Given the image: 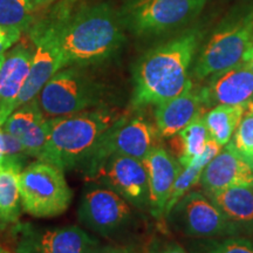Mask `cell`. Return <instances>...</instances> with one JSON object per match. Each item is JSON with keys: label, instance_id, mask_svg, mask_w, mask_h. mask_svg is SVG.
<instances>
[{"label": "cell", "instance_id": "1f68e13d", "mask_svg": "<svg viewBox=\"0 0 253 253\" xmlns=\"http://www.w3.org/2000/svg\"><path fill=\"white\" fill-rule=\"evenodd\" d=\"M4 59H5V53H4V54H0V66H1V63H2V61H4Z\"/></svg>", "mask_w": 253, "mask_h": 253}, {"label": "cell", "instance_id": "8992f818", "mask_svg": "<svg viewBox=\"0 0 253 253\" xmlns=\"http://www.w3.org/2000/svg\"><path fill=\"white\" fill-rule=\"evenodd\" d=\"M205 4L207 0H126L120 17L137 36H155L184 26Z\"/></svg>", "mask_w": 253, "mask_h": 253}, {"label": "cell", "instance_id": "ba28073f", "mask_svg": "<svg viewBox=\"0 0 253 253\" xmlns=\"http://www.w3.org/2000/svg\"><path fill=\"white\" fill-rule=\"evenodd\" d=\"M161 137L156 126L144 116L129 118L128 115H121L101 138L84 170L86 173L89 172L113 155H123L143 161L151 150L160 147Z\"/></svg>", "mask_w": 253, "mask_h": 253}, {"label": "cell", "instance_id": "8fae6325", "mask_svg": "<svg viewBox=\"0 0 253 253\" xmlns=\"http://www.w3.org/2000/svg\"><path fill=\"white\" fill-rule=\"evenodd\" d=\"M15 253H88L99 242L74 225L38 227L19 223L12 229Z\"/></svg>", "mask_w": 253, "mask_h": 253}, {"label": "cell", "instance_id": "2e32d148", "mask_svg": "<svg viewBox=\"0 0 253 253\" xmlns=\"http://www.w3.org/2000/svg\"><path fill=\"white\" fill-rule=\"evenodd\" d=\"M205 104L248 107L253 103V72L243 61L212 75L209 86L202 89Z\"/></svg>", "mask_w": 253, "mask_h": 253}, {"label": "cell", "instance_id": "4316f807", "mask_svg": "<svg viewBox=\"0 0 253 253\" xmlns=\"http://www.w3.org/2000/svg\"><path fill=\"white\" fill-rule=\"evenodd\" d=\"M21 33L19 30L11 27L0 26V54H4L12 46H14L20 39Z\"/></svg>", "mask_w": 253, "mask_h": 253}, {"label": "cell", "instance_id": "3957f363", "mask_svg": "<svg viewBox=\"0 0 253 253\" xmlns=\"http://www.w3.org/2000/svg\"><path fill=\"white\" fill-rule=\"evenodd\" d=\"M120 116L115 110L99 107L48 118L52 164L62 170L84 169L101 138Z\"/></svg>", "mask_w": 253, "mask_h": 253}, {"label": "cell", "instance_id": "cb8c5ba5", "mask_svg": "<svg viewBox=\"0 0 253 253\" xmlns=\"http://www.w3.org/2000/svg\"><path fill=\"white\" fill-rule=\"evenodd\" d=\"M33 0H0V26L25 32L34 23Z\"/></svg>", "mask_w": 253, "mask_h": 253}, {"label": "cell", "instance_id": "5bb4252c", "mask_svg": "<svg viewBox=\"0 0 253 253\" xmlns=\"http://www.w3.org/2000/svg\"><path fill=\"white\" fill-rule=\"evenodd\" d=\"M2 129L13 136L28 156L52 163L48 118L41 110L37 97L18 107L6 120Z\"/></svg>", "mask_w": 253, "mask_h": 253}, {"label": "cell", "instance_id": "83f0119b", "mask_svg": "<svg viewBox=\"0 0 253 253\" xmlns=\"http://www.w3.org/2000/svg\"><path fill=\"white\" fill-rule=\"evenodd\" d=\"M148 253H188L175 242H154L148 249Z\"/></svg>", "mask_w": 253, "mask_h": 253}, {"label": "cell", "instance_id": "9c48e42d", "mask_svg": "<svg viewBox=\"0 0 253 253\" xmlns=\"http://www.w3.org/2000/svg\"><path fill=\"white\" fill-rule=\"evenodd\" d=\"M28 33L36 50L33 52L27 80L15 103V109L37 97L53 75L65 68L59 45L55 12L39 21H34Z\"/></svg>", "mask_w": 253, "mask_h": 253}, {"label": "cell", "instance_id": "7c38bea8", "mask_svg": "<svg viewBox=\"0 0 253 253\" xmlns=\"http://www.w3.org/2000/svg\"><path fill=\"white\" fill-rule=\"evenodd\" d=\"M169 214L183 233L195 238L237 236L238 231L210 198L198 191H189Z\"/></svg>", "mask_w": 253, "mask_h": 253}, {"label": "cell", "instance_id": "d6986e66", "mask_svg": "<svg viewBox=\"0 0 253 253\" xmlns=\"http://www.w3.org/2000/svg\"><path fill=\"white\" fill-rule=\"evenodd\" d=\"M202 91L191 86L178 96L158 104L155 109V126L162 137L170 138L204 113Z\"/></svg>", "mask_w": 253, "mask_h": 253}, {"label": "cell", "instance_id": "484cf974", "mask_svg": "<svg viewBox=\"0 0 253 253\" xmlns=\"http://www.w3.org/2000/svg\"><path fill=\"white\" fill-rule=\"evenodd\" d=\"M203 253H253V239L230 236L219 242H213Z\"/></svg>", "mask_w": 253, "mask_h": 253}, {"label": "cell", "instance_id": "5b68a950", "mask_svg": "<svg viewBox=\"0 0 253 253\" xmlns=\"http://www.w3.org/2000/svg\"><path fill=\"white\" fill-rule=\"evenodd\" d=\"M47 118H58L95 108L102 102V88L81 66L60 69L37 96Z\"/></svg>", "mask_w": 253, "mask_h": 253}, {"label": "cell", "instance_id": "f1b7e54d", "mask_svg": "<svg viewBox=\"0 0 253 253\" xmlns=\"http://www.w3.org/2000/svg\"><path fill=\"white\" fill-rule=\"evenodd\" d=\"M88 253H135L128 249L114 248V246H94Z\"/></svg>", "mask_w": 253, "mask_h": 253}, {"label": "cell", "instance_id": "52a82bcc", "mask_svg": "<svg viewBox=\"0 0 253 253\" xmlns=\"http://www.w3.org/2000/svg\"><path fill=\"white\" fill-rule=\"evenodd\" d=\"M253 45V11L226 21L211 36L195 66V75L205 79L245 61Z\"/></svg>", "mask_w": 253, "mask_h": 253}, {"label": "cell", "instance_id": "7a4b0ae2", "mask_svg": "<svg viewBox=\"0 0 253 253\" xmlns=\"http://www.w3.org/2000/svg\"><path fill=\"white\" fill-rule=\"evenodd\" d=\"M199 41V31L190 30L142 56L134 72V108L158 106L192 86L189 68Z\"/></svg>", "mask_w": 253, "mask_h": 253}, {"label": "cell", "instance_id": "9a60e30c", "mask_svg": "<svg viewBox=\"0 0 253 253\" xmlns=\"http://www.w3.org/2000/svg\"><path fill=\"white\" fill-rule=\"evenodd\" d=\"M199 182L207 195L232 186H253V167L229 142L204 168Z\"/></svg>", "mask_w": 253, "mask_h": 253}, {"label": "cell", "instance_id": "ac0fdd59", "mask_svg": "<svg viewBox=\"0 0 253 253\" xmlns=\"http://www.w3.org/2000/svg\"><path fill=\"white\" fill-rule=\"evenodd\" d=\"M33 50L24 43L15 46L0 66V116L6 121L14 112L15 103L30 73Z\"/></svg>", "mask_w": 253, "mask_h": 253}, {"label": "cell", "instance_id": "ffe728a7", "mask_svg": "<svg viewBox=\"0 0 253 253\" xmlns=\"http://www.w3.org/2000/svg\"><path fill=\"white\" fill-rule=\"evenodd\" d=\"M208 197L238 233L253 235V186H232L208 195Z\"/></svg>", "mask_w": 253, "mask_h": 253}, {"label": "cell", "instance_id": "6da1fadb", "mask_svg": "<svg viewBox=\"0 0 253 253\" xmlns=\"http://www.w3.org/2000/svg\"><path fill=\"white\" fill-rule=\"evenodd\" d=\"M58 39L63 63L87 66L106 61L125 41L120 13L106 2L55 9Z\"/></svg>", "mask_w": 253, "mask_h": 253}, {"label": "cell", "instance_id": "d6a6232c", "mask_svg": "<svg viewBox=\"0 0 253 253\" xmlns=\"http://www.w3.org/2000/svg\"><path fill=\"white\" fill-rule=\"evenodd\" d=\"M0 253H11V252H8L7 250H5L4 248H1V246H0Z\"/></svg>", "mask_w": 253, "mask_h": 253}, {"label": "cell", "instance_id": "277c9868", "mask_svg": "<svg viewBox=\"0 0 253 253\" xmlns=\"http://www.w3.org/2000/svg\"><path fill=\"white\" fill-rule=\"evenodd\" d=\"M21 208L38 218L65 212L72 202V190L63 170L52 163H31L19 175Z\"/></svg>", "mask_w": 253, "mask_h": 253}, {"label": "cell", "instance_id": "4dcf8cb0", "mask_svg": "<svg viewBox=\"0 0 253 253\" xmlns=\"http://www.w3.org/2000/svg\"><path fill=\"white\" fill-rule=\"evenodd\" d=\"M33 1L37 7H39V6H45L47 4H49V2L54 1V0H33Z\"/></svg>", "mask_w": 253, "mask_h": 253}, {"label": "cell", "instance_id": "44dd1931", "mask_svg": "<svg viewBox=\"0 0 253 253\" xmlns=\"http://www.w3.org/2000/svg\"><path fill=\"white\" fill-rule=\"evenodd\" d=\"M170 138L172 153L183 168L204 150L210 134L204 118L199 116Z\"/></svg>", "mask_w": 253, "mask_h": 253}, {"label": "cell", "instance_id": "d4e9b609", "mask_svg": "<svg viewBox=\"0 0 253 253\" xmlns=\"http://www.w3.org/2000/svg\"><path fill=\"white\" fill-rule=\"evenodd\" d=\"M233 148L253 167V103L245 108L244 116L230 141Z\"/></svg>", "mask_w": 253, "mask_h": 253}, {"label": "cell", "instance_id": "4fadbf2b", "mask_svg": "<svg viewBox=\"0 0 253 253\" xmlns=\"http://www.w3.org/2000/svg\"><path fill=\"white\" fill-rule=\"evenodd\" d=\"M130 204L106 186H94L84 192L78 209L79 220L101 236L121 231L131 219Z\"/></svg>", "mask_w": 253, "mask_h": 253}, {"label": "cell", "instance_id": "e0dca14e", "mask_svg": "<svg viewBox=\"0 0 253 253\" xmlns=\"http://www.w3.org/2000/svg\"><path fill=\"white\" fill-rule=\"evenodd\" d=\"M149 183V208L151 213L160 218L166 213L168 199L182 166L172 154L162 147H156L143 160Z\"/></svg>", "mask_w": 253, "mask_h": 253}, {"label": "cell", "instance_id": "f546056e", "mask_svg": "<svg viewBox=\"0 0 253 253\" xmlns=\"http://www.w3.org/2000/svg\"><path fill=\"white\" fill-rule=\"evenodd\" d=\"M245 61L249 63L250 68H251L252 72H253V45H252L251 48H250L248 54H246V56H245Z\"/></svg>", "mask_w": 253, "mask_h": 253}, {"label": "cell", "instance_id": "7402d4cb", "mask_svg": "<svg viewBox=\"0 0 253 253\" xmlns=\"http://www.w3.org/2000/svg\"><path fill=\"white\" fill-rule=\"evenodd\" d=\"M245 107L243 106H227L218 104L205 114L204 120L207 123L210 137L213 138L218 144L224 147L235 135L243 116Z\"/></svg>", "mask_w": 253, "mask_h": 253}, {"label": "cell", "instance_id": "603a6c76", "mask_svg": "<svg viewBox=\"0 0 253 253\" xmlns=\"http://www.w3.org/2000/svg\"><path fill=\"white\" fill-rule=\"evenodd\" d=\"M23 170L13 166L0 167V223H17L21 212L19 175Z\"/></svg>", "mask_w": 253, "mask_h": 253}, {"label": "cell", "instance_id": "30bf717a", "mask_svg": "<svg viewBox=\"0 0 253 253\" xmlns=\"http://www.w3.org/2000/svg\"><path fill=\"white\" fill-rule=\"evenodd\" d=\"M86 177L118 192L136 208L149 207V183L143 161L113 155L87 172Z\"/></svg>", "mask_w": 253, "mask_h": 253}]
</instances>
